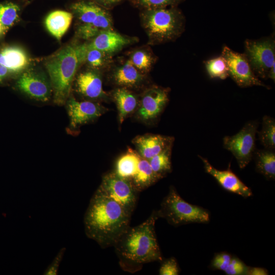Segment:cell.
<instances>
[{"label": "cell", "mask_w": 275, "mask_h": 275, "mask_svg": "<svg viewBox=\"0 0 275 275\" xmlns=\"http://www.w3.org/2000/svg\"><path fill=\"white\" fill-rule=\"evenodd\" d=\"M257 127L256 122L250 121L236 134L223 139L224 147L232 153L240 169L244 168L254 156Z\"/></svg>", "instance_id": "7"}, {"label": "cell", "mask_w": 275, "mask_h": 275, "mask_svg": "<svg viewBox=\"0 0 275 275\" xmlns=\"http://www.w3.org/2000/svg\"><path fill=\"white\" fill-rule=\"evenodd\" d=\"M171 147L166 149L148 160L152 170L160 179L172 170Z\"/></svg>", "instance_id": "25"}, {"label": "cell", "mask_w": 275, "mask_h": 275, "mask_svg": "<svg viewBox=\"0 0 275 275\" xmlns=\"http://www.w3.org/2000/svg\"><path fill=\"white\" fill-rule=\"evenodd\" d=\"M256 170L267 180L275 179V153L272 150L255 151Z\"/></svg>", "instance_id": "24"}, {"label": "cell", "mask_w": 275, "mask_h": 275, "mask_svg": "<svg viewBox=\"0 0 275 275\" xmlns=\"http://www.w3.org/2000/svg\"><path fill=\"white\" fill-rule=\"evenodd\" d=\"M66 250L64 247L60 249L52 262L44 271V275H57L58 274L60 264L63 258Z\"/></svg>", "instance_id": "36"}, {"label": "cell", "mask_w": 275, "mask_h": 275, "mask_svg": "<svg viewBox=\"0 0 275 275\" xmlns=\"http://www.w3.org/2000/svg\"><path fill=\"white\" fill-rule=\"evenodd\" d=\"M159 179L152 170L148 160L141 156L137 171L130 180L136 192L145 189Z\"/></svg>", "instance_id": "21"}, {"label": "cell", "mask_w": 275, "mask_h": 275, "mask_svg": "<svg viewBox=\"0 0 275 275\" xmlns=\"http://www.w3.org/2000/svg\"><path fill=\"white\" fill-rule=\"evenodd\" d=\"M69 118L68 130H74L92 122L105 113L107 108L99 103L91 100L79 101L70 94L66 102Z\"/></svg>", "instance_id": "11"}, {"label": "cell", "mask_w": 275, "mask_h": 275, "mask_svg": "<svg viewBox=\"0 0 275 275\" xmlns=\"http://www.w3.org/2000/svg\"><path fill=\"white\" fill-rule=\"evenodd\" d=\"M128 60L139 71L144 74L150 70L156 59L149 50L141 48L132 51Z\"/></svg>", "instance_id": "26"}, {"label": "cell", "mask_w": 275, "mask_h": 275, "mask_svg": "<svg viewBox=\"0 0 275 275\" xmlns=\"http://www.w3.org/2000/svg\"><path fill=\"white\" fill-rule=\"evenodd\" d=\"M20 8L13 3L0 4V22L6 32L18 20Z\"/></svg>", "instance_id": "29"}, {"label": "cell", "mask_w": 275, "mask_h": 275, "mask_svg": "<svg viewBox=\"0 0 275 275\" xmlns=\"http://www.w3.org/2000/svg\"><path fill=\"white\" fill-rule=\"evenodd\" d=\"M118 110V116L121 124L125 118L138 107L139 100L137 96L129 89L118 88L112 93Z\"/></svg>", "instance_id": "19"}, {"label": "cell", "mask_w": 275, "mask_h": 275, "mask_svg": "<svg viewBox=\"0 0 275 275\" xmlns=\"http://www.w3.org/2000/svg\"><path fill=\"white\" fill-rule=\"evenodd\" d=\"M198 156L203 163L205 172L212 176L224 189L243 198H248L253 195L251 189L229 167L225 170H218L212 166L206 158L200 155Z\"/></svg>", "instance_id": "14"}, {"label": "cell", "mask_w": 275, "mask_h": 275, "mask_svg": "<svg viewBox=\"0 0 275 275\" xmlns=\"http://www.w3.org/2000/svg\"><path fill=\"white\" fill-rule=\"evenodd\" d=\"M140 16L151 43L174 40L184 31L185 17L177 6L142 10Z\"/></svg>", "instance_id": "4"}, {"label": "cell", "mask_w": 275, "mask_h": 275, "mask_svg": "<svg viewBox=\"0 0 275 275\" xmlns=\"http://www.w3.org/2000/svg\"><path fill=\"white\" fill-rule=\"evenodd\" d=\"M232 256L227 252L216 254L212 259L210 267L211 269L225 271L229 265Z\"/></svg>", "instance_id": "33"}, {"label": "cell", "mask_w": 275, "mask_h": 275, "mask_svg": "<svg viewBox=\"0 0 275 275\" xmlns=\"http://www.w3.org/2000/svg\"><path fill=\"white\" fill-rule=\"evenodd\" d=\"M111 61V56L94 48H88L85 62L90 68L99 70L108 65Z\"/></svg>", "instance_id": "30"}, {"label": "cell", "mask_w": 275, "mask_h": 275, "mask_svg": "<svg viewBox=\"0 0 275 275\" xmlns=\"http://www.w3.org/2000/svg\"><path fill=\"white\" fill-rule=\"evenodd\" d=\"M102 7L91 0H78L70 5L72 13L81 24L92 23Z\"/></svg>", "instance_id": "23"}, {"label": "cell", "mask_w": 275, "mask_h": 275, "mask_svg": "<svg viewBox=\"0 0 275 275\" xmlns=\"http://www.w3.org/2000/svg\"><path fill=\"white\" fill-rule=\"evenodd\" d=\"M100 32L92 23L81 24L77 30L78 36L84 39L93 38Z\"/></svg>", "instance_id": "35"}, {"label": "cell", "mask_w": 275, "mask_h": 275, "mask_svg": "<svg viewBox=\"0 0 275 275\" xmlns=\"http://www.w3.org/2000/svg\"><path fill=\"white\" fill-rule=\"evenodd\" d=\"M226 59L229 76L240 87L261 86L268 88L255 74L244 53L234 51L227 46L223 48L222 54Z\"/></svg>", "instance_id": "9"}, {"label": "cell", "mask_w": 275, "mask_h": 275, "mask_svg": "<svg viewBox=\"0 0 275 275\" xmlns=\"http://www.w3.org/2000/svg\"><path fill=\"white\" fill-rule=\"evenodd\" d=\"M158 218L157 211H153L143 223L129 226L115 243L120 265L125 270L134 272L145 263L162 260L155 231Z\"/></svg>", "instance_id": "2"}, {"label": "cell", "mask_w": 275, "mask_h": 275, "mask_svg": "<svg viewBox=\"0 0 275 275\" xmlns=\"http://www.w3.org/2000/svg\"><path fill=\"white\" fill-rule=\"evenodd\" d=\"M157 212L159 217L176 227L210 221V213L207 209L185 201L173 186L163 198Z\"/></svg>", "instance_id": "5"}, {"label": "cell", "mask_w": 275, "mask_h": 275, "mask_svg": "<svg viewBox=\"0 0 275 275\" xmlns=\"http://www.w3.org/2000/svg\"><path fill=\"white\" fill-rule=\"evenodd\" d=\"M112 78L116 85L127 89L137 88L144 81V74L139 71L129 60L114 68Z\"/></svg>", "instance_id": "17"}, {"label": "cell", "mask_w": 275, "mask_h": 275, "mask_svg": "<svg viewBox=\"0 0 275 275\" xmlns=\"http://www.w3.org/2000/svg\"><path fill=\"white\" fill-rule=\"evenodd\" d=\"M245 52L252 69L259 78H268L275 64V40L273 36L259 40L245 41Z\"/></svg>", "instance_id": "6"}, {"label": "cell", "mask_w": 275, "mask_h": 275, "mask_svg": "<svg viewBox=\"0 0 275 275\" xmlns=\"http://www.w3.org/2000/svg\"><path fill=\"white\" fill-rule=\"evenodd\" d=\"M29 63L26 52L19 47L10 46L0 50V64L11 73L22 72Z\"/></svg>", "instance_id": "18"}, {"label": "cell", "mask_w": 275, "mask_h": 275, "mask_svg": "<svg viewBox=\"0 0 275 275\" xmlns=\"http://www.w3.org/2000/svg\"><path fill=\"white\" fill-rule=\"evenodd\" d=\"M274 64L273 65V66L270 68L268 75V78H270L272 79L274 82L275 80V71H274Z\"/></svg>", "instance_id": "40"}, {"label": "cell", "mask_w": 275, "mask_h": 275, "mask_svg": "<svg viewBox=\"0 0 275 275\" xmlns=\"http://www.w3.org/2000/svg\"><path fill=\"white\" fill-rule=\"evenodd\" d=\"M268 272L265 268L258 267H249L247 275H267Z\"/></svg>", "instance_id": "38"}, {"label": "cell", "mask_w": 275, "mask_h": 275, "mask_svg": "<svg viewBox=\"0 0 275 275\" xmlns=\"http://www.w3.org/2000/svg\"><path fill=\"white\" fill-rule=\"evenodd\" d=\"M76 92L88 100L106 99L107 95L103 90L102 79L99 70L90 68L80 72L74 80Z\"/></svg>", "instance_id": "13"}, {"label": "cell", "mask_w": 275, "mask_h": 275, "mask_svg": "<svg viewBox=\"0 0 275 275\" xmlns=\"http://www.w3.org/2000/svg\"><path fill=\"white\" fill-rule=\"evenodd\" d=\"M206 70L211 78L225 79L229 76L227 61L222 55L204 62Z\"/></svg>", "instance_id": "27"}, {"label": "cell", "mask_w": 275, "mask_h": 275, "mask_svg": "<svg viewBox=\"0 0 275 275\" xmlns=\"http://www.w3.org/2000/svg\"><path fill=\"white\" fill-rule=\"evenodd\" d=\"M15 86L21 93L38 101H48L52 95L50 80L45 75L36 70L29 69L21 72Z\"/></svg>", "instance_id": "10"}, {"label": "cell", "mask_w": 275, "mask_h": 275, "mask_svg": "<svg viewBox=\"0 0 275 275\" xmlns=\"http://www.w3.org/2000/svg\"><path fill=\"white\" fill-rule=\"evenodd\" d=\"M10 73L8 70L0 64V84L7 78Z\"/></svg>", "instance_id": "39"}, {"label": "cell", "mask_w": 275, "mask_h": 275, "mask_svg": "<svg viewBox=\"0 0 275 275\" xmlns=\"http://www.w3.org/2000/svg\"><path fill=\"white\" fill-rule=\"evenodd\" d=\"M99 5L109 10L121 3L124 0H91Z\"/></svg>", "instance_id": "37"}, {"label": "cell", "mask_w": 275, "mask_h": 275, "mask_svg": "<svg viewBox=\"0 0 275 275\" xmlns=\"http://www.w3.org/2000/svg\"><path fill=\"white\" fill-rule=\"evenodd\" d=\"M185 0H129L134 7L142 10L178 6Z\"/></svg>", "instance_id": "31"}, {"label": "cell", "mask_w": 275, "mask_h": 275, "mask_svg": "<svg viewBox=\"0 0 275 275\" xmlns=\"http://www.w3.org/2000/svg\"><path fill=\"white\" fill-rule=\"evenodd\" d=\"M97 190L119 204L131 214L136 201V191L131 181L118 176L114 172L103 176Z\"/></svg>", "instance_id": "8"}, {"label": "cell", "mask_w": 275, "mask_h": 275, "mask_svg": "<svg viewBox=\"0 0 275 275\" xmlns=\"http://www.w3.org/2000/svg\"><path fill=\"white\" fill-rule=\"evenodd\" d=\"M169 90L158 86H152L142 94L137 108V116L147 122L156 119L169 101Z\"/></svg>", "instance_id": "12"}, {"label": "cell", "mask_w": 275, "mask_h": 275, "mask_svg": "<svg viewBox=\"0 0 275 275\" xmlns=\"http://www.w3.org/2000/svg\"><path fill=\"white\" fill-rule=\"evenodd\" d=\"M130 216L119 204L97 189L85 214L86 234L102 248L114 246L129 227Z\"/></svg>", "instance_id": "1"}, {"label": "cell", "mask_w": 275, "mask_h": 275, "mask_svg": "<svg viewBox=\"0 0 275 275\" xmlns=\"http://www.w3.org/2000/svg\"><path fill=\"white\" fill-rule=\"evenodd\" d=\"M87 51V43L71 44L62 48L45 62L53 100L57 105H65L70 96L76 72L85 62Z\"/></svg>", "instance_id": "3"}, {"label": "cell", "mask_w": 275, "mask_h": 275, "mask_svg": "<svg viewBox=\"0 0 275 275\" xmlns=\"http://www.w3.org/2000/svg\"><path fill=\"white\" fill-rule=\"evenodd\" d=\"M73 14L63 10H55L50 12L45 20L48 31L60 40L67 32L71 23Z\"/></svg>", "instance_id": "20"}, {"label": "cell", "mask_w": 275, "mask_h": 275, "mask_svg": "<svg viewBox=\"0 0 275 275\" xmlns=\"http://www.w3.org/2000/svg\"><path fill=\"white\" fill-rule=\"evenodd\" d=\"M87 44L88 48H94L112 56L125 46L133 43L135 40L123 36L113 30L100 32Z\"/></svg>", "instance_id": "15"}, {"label": "cell", "mask_w": 275, "mask_h": 275, "mask_svg": "<svg viewBox=\"0 0 275 275\" xmlns=\"http://www.w3.org/2000/svg\"><path fill=\"white\" fill-rule=\"evenodd\" d=\"M261 144L267 149L275 148V120L269 116L263 118L261 130L258 132Z\"/></svg>", "instance_id": "28"}, {"label": "cell", "mask_w": 275, "mask_h": 275, "mask_svg": "<svg viewBox=\"0 0 275 275\" xmlns=\"http://www.w3.org/2000/svg\"><path fill=\"white\" fill-rule=\"evenodd\" d=\"M249 266L236 257H232L230 262L224 271L227 275H246Z\"/></svg>", "instance_id": "32"}, {"label": "cell", "mask_w": 275, "mask_h": 275, "mask_svg": "<svg viewBox=\"0 0 275 275\" xmlns=\"http://www.w3.org/2000/svg\"><path fill=\"white\" fill-rule=\"evenodd\" d=\"M141 156L131 148L117 160L115 173L119 176L131 180L135 175Z\"/></svg>", "instance_id": "22"}, {"label": "cell", "mask_w": 275, "mask_h": 275, "mask_svg": "<svg viewBox=\"0 0 275 275\" xmlns=\"http://www.w3.org/2000/svg\"><path fill=\"white\" fill-rule=\"evenodd\" d=\"M6 33V31L3 27V26L2 25V24H1V23L0 22V37L3 35L4 34H5Z\"/></svg>", "instance_id": "41"}, {"label": "cell", "mask_w": 275, "mask_h": 275, "mask_svg": "<svg viewBox=\"0 0 275 275\" xmlns=\"http://www.w3.org/2000/svg\"><path fill=\"white\" fill-rule=\"evenodd\" d=\"M159 269L160 275H178L179 273V267L176 259L171 257L161 261Z\"/></svg>", "instance_id": "34"}, {"label": "cell", "mask_w": 275, "mask_h": 275, "mask_svg": "<svg viewBox=\"0 0 275 275\" xmlns=\"http://www.w3.org/2000/svg\"><path fill=\"white\" fill-rule=\"evenodd\" d=\"M173 141L172 137L147 134L138 136L134 139L133 143L139 155L149 160L166 149L172 147Z\"/></svg>", "instance_id": "16"}]
</instances>
